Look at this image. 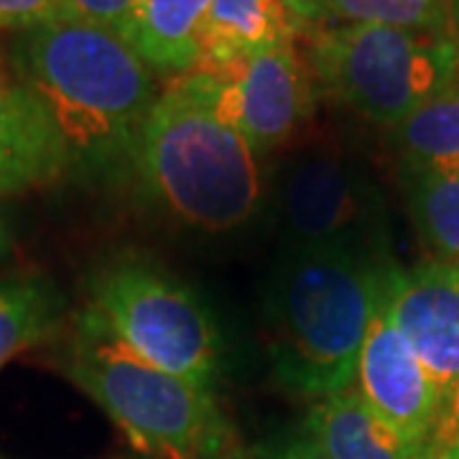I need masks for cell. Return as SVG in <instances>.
<instances>
[{"mask_svg": "<svg viewBox=\"0 0 459 459\" xmlns=\"http://www.w3.org/2000/svg\"><path fill=\"white\" fill-rule=\"evenodd\" d=\"M11 65L16 82L49 113L69 177H131L138 138L159 95L153 72L117 33L87 21L51 23L18 33Z\"/></svg>", "mask_w": 459, "mask_h": 459, "instance_id": "6da1fadb", "label": "cell"}, {"mask_svg": "<svg viewBox=\"0 0 459 459\" xmlns=\"http://www.w3.org/2000/svg\"><path fill=\"white\" fill-rule=\"evenodd\" d=\"M133 177L184 228L230 232L263 202L258 153L217 110L207 77L192 69L161 90L135 148Z\"/></svg>", "mask_w": 459, "mask_h": 459, "instance_id": "7a4b0ae2", "label": "cell"}, {"mask_svg": "<svg viewBox=\"0 0 459 459\" xmlns=\"http://www.w3.org/2000/svg\"><path fill=\"white\" fill-rule=\"evenodd\" d=\"M391 271L370 255L283 250L263 299L265 347L281 388L319 401L355 383Z\"/></svg>", "mask_w": 459, "mask_h": 459, "instance_id": "3957f363", "label": "cell"}, {"mask_svg": "<svg viewBox=\"0 0 459 459\" xmlns=\"http://www.w3.org/2000/svg\"><path fill=\"white\" fill-rule=\"evenodd\" d=\"M59 368L148 459H240L212 388L148 362L87 314L74 316Z\"/></svg>", "mask_w": 459, "mask_h": 459, "instance_id": "277c9868", "label": "cell"}, {"mask_svg": "<svg viewBox=\"0 0 459 459\" xmlns=\"http://www.w3.org/2000/svg\"><path fill=\"white\" fill-rule=\"evenodd\" d=\"M304 39L314 82L380 126L395 128L459 74L452 31L325 23Z\"/></svg>", "mask_w": 459, "mask_h": 459, "instance_id": "5b68a950", "label": "cell"}, {"mask_svg": "<svg viewBox=\"0 0 459 459\" xmlns=\"http://www.w3.org/2000/svg\"><path fill=\"white\" fill-rule=\"evenodd\" d=\"M82 314L148 362L202 388H212L220 376L222 340L212 312L146 253L123 250L95 265Z\"/></svg>", "mask_w": 459, "mask_h": 459, "instance_id": "8992f818", "label": "cell"}, {"mask_svg": "<svg viewBox=\"0 0 459 459\" xmlns=\"http://www.w3.org/2000/svg\"><path fill=\"white\" fill-rule=\"evenodd\" d=\"M271 207L283 250L355 253L385 261L383 204L358 166L307 153L281 164Z\"/></svg>", "mask_w": 459, "mask_h": 459, "instance_id": "52a82bcc", "label": "cell"}, {"mask_svg": "<svg viewBox=\"0 0 459 459\" xmlns=\"http://www.w3.org/2000/svg\"><path fill=\"white\" fill-rule=\"evenodd\" d=\"M197 72L207 77L217 110L258 156L283 146L312 105L309 69L296 44Z\"/></svg>", "mask_w": 459, "mask_h": 459, "instance_id": "ba28073f", "label": "cell"}, {"mask_svg": "<svg viewBox=\"0 0 459 459\" xmlns=\"http://www.w3.org/2000/svg\"><path fill=\"white\" fill-rule=\"evenodd\" d=\"M385 289L360 347L355 368L358 394L409 439L431 444L444 401L413 347L394 325L385 304Z\"/></svg>", "mask_w": 459, "mask_h": 459, "instance_id": "9c48e42d", "label": "cell"}, {"mask_svg": "<svg viewBox=\"0 0 459 459\" xmlns=\"http://www.w3.org/2000/svg\"><path fill=\"white\" fill-rule=\"evenodd\" d=\"M385 304L446 401L459 380V261L434 258L409 273L394 268Z\"/></svg>", "mask_w": 459, "mask_h": 459, "instance_id": "30bf717a", "label": "cell"}, {"mask_svg": "<svg viewBox=\"0 0 459 459\" xmlns=\"http://www.w3.org/2000/svg\"><path fill=\"white\" fill-rule=\"evenodd\" d=\"M65 177L69 161L49 113L23 84L0 80V197L44 189Z\"/></svg>", "mask_w": 459, "mask_h": 459, "instance_id": "8fae6325", "label": "cell"}, {"mask_svg": "<svg viewBox=\"0 0 459 459\" xmlns=\"http://www.w3.org/2000/svg\"><path fill=\"white\" fill-rule=\"evenodd\" d=\"M304 434L329 459H434L431 444L409 439L370 409L352 385L319 398L307 416Z\"/></svg>", "mask_w": 459, "mask_h": 459, "instance_id": "7c38bea8", "label": "cell"}, {"mask_svg": "<svg viewBox=\"0 0 459 459\" xmlns=\"http://www.w3.org/2000/svg\"><path fill=\"white\" fill-rule=\"evenodd\" d=\"M210 3L212 0H135L117 36L153 74L179 77L197 69Z\"/></svg>", "mask_w": 459, "mask_h": 459, "instance_id": "4fadbf2b", "label": "cell"}, {"mask_svg": "<svg viewBox=\"0 0 459 459\" xmlns=\"http://www.w3.org/2000/svg\"><path fill=\"white\" fill-rule=\"evenodd\" d=\"M307 26L283 0H212L202 26L197 66H214L296 44Z\"/></svg>", "mask_w": 459, "mask_h": 459, "instance_id": "5bb4252c", "label": "cell"}, {"mask_svg": "<svg viewBox=\"0 0 459 459\" xmlns=\"http://www.w3.org/2000/svg\"><path fill=\"white\" fill-rule=\"evenodd\" d=\"M65 294L44 276L0 279V365L62 327Z\"/></svg>", "mask_w": 459, "mask_h": 459, "instance_id": "9a60e30c", "label": "cell"}, {"mask_svg": "<svg viewBox=\"0 0 459 459\" xmlns=\"http://www.w3.org/2000/svg\"><path fill=\"white\" fill-rule=\"evenodd\" d=\"M395 143L409 171L459 174V74L395 126Z\"/></svg>", "mask_w": 459, "mask_h": 459, "instance_id": "2e32d148", "label": "cell"}, {"mask_svg": "<svg viewBox=\"0 0 459 459\" xmlns=\"http://www.w3.org/2000/svg\"><path fill=\"white\" fill-rule=\"evenodd\" d=\"M411 174V212L439 261H459V174Z\"/></svg>", "mask_w": 459, "mask_h": 459, "instance_id": "e0dca14e", "label": "cell"}, {"mask_svg": "<svg viewBox=\"0 0 459 459\" xmlns=\"http://www.w3.org/2000/svg\"><path fill=\"white\" fill-rule=\"evenodd\" d=\"M325 23L452 31V0H325Z\"/></svg>", "mask_w": 459, "mask_h": 459, "instance_id": "ac0fdd59", "label": "cell"}, {"mask_svg": "<svg viewBox=\"0 0 459 459\" xmlns=\"http://www.w3.org/2000/svg\"><path fill=\"white\" fill-rule=\"evenodd\" d=\"M62 21H80L66 0H0V29L26 33Z\"/></svg>", "mask_w": 459, "mask_h": 459, "instance_id": "d6986e66", "label": "cell"}, {"mask_svg": "<svg viewBox=\"0 0 459 459\" xmlns=\"http://www.w3.org/2000/svg\"><path fill=\"white\" fill-rule=\"evenodd\" d=\"M66 3L80 21H87V23H95V26L117 33L126 16L131 13L135 0H66Z\"/></svg>", "mask_w": 459, "mask_h": 459, "instance_id": "ffe728a7", "label": "cell"}, {"mask_svg": "<svg viewBox=\"0 0 459 459\" xmlns=\"http://www.w3.org/2000/svg\"><path fill=\"white\" fill-rule=\"evenodd\" d=\"M255 459H329L307 434L276 437L258 449Z\"/></svg>", "mask_w": 459, "mask_h": 459, "instance_id": "44dd1931", "label": "cell"}, {"mask_svg": "<svg viewBox=\"0 0 459 459\" xmlns=\"http://www.w3.org/2000/svg\"><path fill=\"white\" fill-rule=\"evenodd\" d=\"M459 446V380L457 385L452 388V394L446 395L444 401L442 413H439V421L434 429V437H431V449H434V457L439 459L444 452Z\"/></svg>", "mask_w": 459, "mask_h": 459, "instance_id": "7402d4cb", "label": "cell"}, {"mask_svg": "<svg viewBox=\"0 0 459 459\" xmlns=\"http://www.w3.org/2000/svg\"><path fill=\"white\" fill-rule=\"evenodd\" d=\"M307 26H325V0H283Z\"/></svg>", "mask_w": 459, "mask_h": 459, "instance_id": "603a6c76", "label": "cell"}, {"mask_svg": "<svg viewBox=\"0 0 459 459\" xmlns=\"http://www.w3.org/2000/svg\"><path fill=\"white\" fill-rule=\"evenodd\" d=\"M11 250H13V230H11L5 212L0 210V258H5Z\"/></svg>", "mask_w": 459, "mask_h": 459, "instance_id": "cb8c5ba5", "label": "cell"}, {"mask_svg": "<svg viewBox=\"0 0 459 459\" xmlns=\"http://www.w3.org/2000/svg\"><path fill=\"white\" fill-rule=\"evenodd\" d=\"M452 33L459 44V0H452Z\"/></svg>", "mask_w": 459, "mask_h": 459, "instance_id": "d4e9b609", "label": "cell"}, {"mask_svg": "<svg viewBox=\"0 0 459 459\" xmlns=\"http://www.w3.org/2000/svg\"><path fill=\"white\" fill-rule=\"evenodd\" d=\"M439 459H459V446H455V449H449V452H444V455Z\"/></svg>", "mask_w": 459, "mask_h": 459, "instance_id": "484cf974", "label": "cell"}, {"mask_svg": "<svg viewBox=\"0 0 459 459\" xmlns=\"http://www.w3.org/2000/svg\"><path fill=\"white\" fill-rule=\"evenodd\" d=\"M0 80H5V72L3 69H0Z\"/></svg>", "mask_w": 459, "mask_h": 459, "instance_id": "4316f807", "label": "cell"}]
</instances>
